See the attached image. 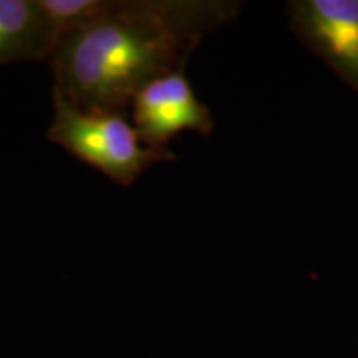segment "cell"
Wrapping results in <instances>:
<instances>
[{"instance_id":"5b68a950","label":"cell","mask_w":358,"mask_h":358,"mask_svg":"<svg viewBox=\"0 0 358 358\" xmlns=\"http://www.w3.org/2000/svg\"><path fill=\"white\" fill-rule=\"evenodd\" d=\"M55 47L40 0H0V65L48 62Z\"/></svg>"},{"instance_id":"6da1fadb","label":"cell","mask_w":358,"mask_h":358,"mask_svg":"<svg viewBox=\"0 0 358 358\" xmlns=\"http://www.w3.org/2000/svg\"><path fill=\"white\" fill-rule=\"evenodd\" d=\"M241 8L236 0H103L95 19L58 40L53 90L83 110L127 111L148 83L186 70Z\"/></svg>"},{"instance_id":"277c9868","label":"cell","mask_w":358,"mask_h":358,"mask_svg":"<svg viewBox=\"0 0 358 358\" xmlns=\"http://www.w3.org/2000/svg\"><path fill=\"white\" fill-rule=\"evenodd\" d=\"M129 110L141 140L156 151H169V143L179 133L209 136L216 128L211 110L196 95L186 70L148 83L133 98Z\"/></svg>"},{"instance_id":"7a4b0ae2","label":"cell","mask_w":358,"mask_h":358,"mask_svg":"<svg viewBox=\"0 0 358 358\" xmlns=\"http://www.w3.org/2000/svg\"><path fill=\"white\" fill-rule=\"evenodd\" d=\"M48 141L95 168L120 186H131L146 169L174 161L171 151L145 145L127 111L83 110L52 88Z\"/></svg>"},{"instance_id":"3957f363","label":"cell","mask_w":358,"mask_h":358,"mask_svg":"<svg viewBox=\"0 0 358 358\" xmlns=\"http://www.w3.org/2000/svg\"><path fill=\"white\" fill-rule=\"evenodd\" d=\"M294 37L358 95V0H290Z\"/></svg>"}]
</instances>
